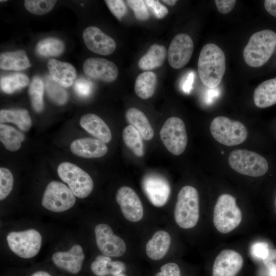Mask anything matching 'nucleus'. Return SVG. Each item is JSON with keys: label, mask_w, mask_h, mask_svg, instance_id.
<instances>
[{"label": "nucleus", "mask_w": 276, "mask_h": 276, "mask_svg": "<svg viewBox=\"0 0 276 276\" xmlns=\"http://www.w3.org/2000/svg\"><path fill=\"white\" fill-rule=\"evenodd\" d=\"M83 38L87 48L102 55L112 54L116 49L114 40L96 27H88L83 32Z\"/></svg>", "instance_id": "dca6fc26"}, {"label": "nucleus", "mask_w": 276, "mask_h": 276, "mask_svg": "<svg viewBox=\"0 0 276 276\" xmlns=\"http://www.w3.org/2000/svg\"><path fill=\"white\" fill-rule=\"evenodd\" d=\"M24 139V135L13 127L1 124L0 140L8 150L10 151L18 150Z\"/></svg>", "instance_id": "7c9ffc66"}, {"label": "nucleus", "mask_w": 276, "mask_h": 276, "mask_svg": "<svg viewBox=\"0 0 276 276\" xmlns=\"http://www.w3.org/2000/svg\"><path fill=\"white\" fill-rule=\"evenodd\" d=\"M56 2L52 0H26L24 5L30 13L42 15L52 10Z\"/></svg>", "instance_id": "c9c22d12"}, {"label": "nucleus", "mask_w": 276, "mask_h": 276, "mask_svg": "<svg viewBox=\"0 0 276 276\" xmlns=\"http://www.w3.org/2000/svg\"><path fill=\"white\" fill-rule=\"evenodd\" d=\"M157 79L156 74L150 71L144 72L136 78L134 91L137 96L143 99L151 97L156 89Z\"/></svg>", "instance_id": "cd10ccee"}, {"label": "nucleus", "mask_w": 276, "mask_h": 276, "mask_svg": "<svg viewBox=\"0 0 276 276\" xmlns=\"http://www.w3.org/2000/svg\"><path fill=\"white\" fill-rule=\"evenodd\" d=\"M85 74L91 78L106 82L114 81L118 77L119 70L116 65L102 58H89L83 64Z\"/></svg>", "instance_id": "2eb2a0df"}, {"label": "nucleus", "mask_w": 276, "mask_h": 276, "mask_svg": "<svg viewBox=\"0 0 276 276\" xmlns=\"http://www.w3.org/2000/svg\"><path fill=\"white\" fill-rule=\"evenodd\" d=\"M97 245L99 250L108 257H120L126 251V244L113 233L107 224L101 223L95 228Z\"/></svg>", "instance_id": "f8f14e48"}, {"label": "nucleus", "mask_w": 276, "mask_h": 276, "mask_svg": "<svg viewBox=\"0 0 276 276\" xmlns=\"http://www.w3.org/2000/svg\"><path fill=\"white\" fill-rule=\"evenodd\" d=\"M91 270L97 276L108 274L116 275L122 273L125 270V264L121 261H112L109 257L98 256L90 265Z\"/></svg>", "instance_id": "b1692460"}, {"label": "nucleus", "mask_w": 276, "mask_h": 276, "mask_svg": "<svg viewBox=\"0 0 276 276\" xmlns=\"http://www.w3.org/2000/svg\"><path fill=\"white\" fill-rule=\"evenodd\" d=\"M167 55L166 48L157 44H152L147 52L138 62L139 67L144 71H150L161 66Z\"/></svg>", "instance_id": "393cba45"}, {"label": "nucleus", "mask_w": 276, "mask_h": 276, "mask_svg": "<svg viewBox=\"0 0 276 276\" xmlns=\"http://www.w3.org/2000/svg\"><path fill=\"white\" fill-rule=\"evenodd\" d=\"M13 186V177L7 168H0V199L4 200L11 192Z\"/></svg>", "instance_id": "e433bc0d"}, {"label": "nucleus", "mask_w": 276, "mask_h": 276, "mask_svg": "<svg viewBox=\"0 0 276 276\" xmlns=\"http://www.w3.org/2000/svg\"><path fill=\"white\" fill-rule=\"evenodd\" d=\"M52 259L57 267L73 274H77L81 269L84 255L82 247L76 244L67 251L54 253Z\"/></svg>", "instance_id": "a211bd4d"}, {"label": "nucleus", "mask_w": 276, "mask_h": 276, "mask_svg": "<svg viewBox=\"0 0 276 276\" xmlns=\"http://www.w3.org/2000/svg\"><path fill=\"white\" fill-rule=\"evenodd\" d=\"M31 276H51L49 273L44 271H38L33 273Z\"/></svg>", "instance_id": "8fccbe9b"}, {"label": "nucleus", "mask_w": 276, "mask_h": 276, "mask_svg": "<svg viewBox=\"0 0 276 276\" xmlns=\"http://www.w3.org/2000/svg\"><path fill=\"white\" fill-rule=\"evenodd\" d=\"M275 206H276V197H275Z\"/></svg>", "instance_id": "864d4df0"}, {"label": "nucleus", "mask_w": 276, "mask_h": 276, "mask_svg": "<svg viewBox=\"0 0 276 276\" xmlns=\"http://www.w3.org/2000/svg\"><path fill=\"white\" fill-rule=\"evenodd\" d=\"M260 276H276V273L268 269L266 267L260 270Z\"/></svg>", "instance_id": "09e8293b"}, {"label": "nucleus", "mask_w": 276, "mask_h": 276, "mask_svg": "<svg viewBox=\"0 0 276 276\" xmlns=\"http://www.w3.org/2000/svg\"><path fill=\"white\" fill-rule=\"evenodd\" d=\"M42 238L34 229L12 232L7 236L10 249L20 258L29 259L36 256L40 250Z\"/></svg>", "instance_id": "1a4fd4ad"}, {"label": "nucleus", "mask_w": 276, "mask_h": 276, "mask_svg": "<svg viewBox=\"0 0 276 276\" xmlns=\"http://www.w3.org/2000/svg\"><path fill=\"white\" fill-rule=\"evenodd\" d=\"M31 66L24 51L5 52L1 54L0 67L4 70L21 71Z\"/></svg>", "instance_id": "bb28decb"}, {"label": "nucleus", "mask_w": 276, "mask_h": 276, "mask_svg": "<svg viewBox=\"0 0 276 276\" xmlns=\"http://www.w3.org/2000/svg\"><path fill=\"white\" fill-rule=\"evenodd\" d=\"M44 86L42 81L38 77L34 78L29 88V95L34 110L40 112L43 109Z\"/></svg>", "instance_id": "72a5a7b5"}, {"label": "nucleus", "mask_w": 276, "mask_h": 276, "mask_svg": "<svg viewBox=\"0 0 276 276\" xmlns=\"http://www.w3.org/2000/svg\"><path fill=\"white\" fill-rule=\"evenodd\" d=\"M171 244L170 235L166 231H159L154 234L146 244V252L149 258L158 260L167 254Z\"/></svg>", "instance_id": "4be33fe9"}, {"label": "nucleus", "mask_w": 276, "mask_h": 276, "mask_svg": "<svg viewBox=\"0 0 276 276\" xmlns=\"http://www.w3.org/2000/svg\"><path fill=\"white\" fill-rule=\"evenodd\" d=\"M199 196L193 187L186 186L179 191L174 209V219L182 228H191L199 219Z\"/></svg>", "instance_id": "7ed1b4c3"}, {"label": "nucleus", "mask_w": 276, "mask_h": 276, "mask_svg": "<svg viewBox=\"0 0 276 276\" xmlns=\"http://www.w3.org/2000/svg\"><path fill=\"white\" fill-rule=\"evenodd\" d=\"M264 7L270 15L276 17V0L265 1Z\"/></svg>", "instance_id": "de8ad7c7"}, {"label": "nucleus", "mask_w": 276, "mask_h": 276, "mask_svg": "<svg viewBox=\"0 0 276 276\" xmlns=\"http://www.w3.org/2000/svg\"><path fill=\"white\" fill-rule=\"evenodd\" d=\"M63 42L56 38H48L40 40L37 44V53L44 57L56 56L64 50Z\"/></svg>", "instance_id": "473e14b6"}, {"label": "nucleus", "mask_w": 276, "mask_h": 276, "mask_svg": "<svg viewBox=\"0 0 276 276\" xmlns=\"http://www.w3.org/2000/svg\"><path fill=\"white\" fill-rule=\"evenodd\" d=\"M269 249L266 243L258 242L251 246V253L254 258L263 260L267 256Z\"/></svg>", "instance_id": "79ce46f5"}, {"label": "nucleus", "mask_w": 276, "mask_h": 276, "mask_svg": "<svg viewBox=\"0 0 276 276\" xmlns=\"http://www.w3.org/2000/svg\"><path fill=\"white\" fill-rule=\"evenodd\" d=\"M145 3L149 7L153 14L157 18H163L168 13V10L166 7L162 5L158 1L146 0Z\"/></svg>", "instance_id": "a19ab883"}, {"label": "nucleus", "mask_w": 276, "mask_h": 276, "mask_svg": "<svg viewBox=\"0 0 276 276\" xmlns=\"http://www.w3.org/2000/svg\"><path fill=\"white\" fill-rule=\"evenodd\" d=\"M105 2L111 12L121 21L127 11L124 2L121 0H105Z\"/></svg>", "instance_id": "58836bf2"}, {"label": "nucleus", "mask_w": 276, "mask_h": 276, "mask_svg": "<svg viewBox=\"0 0 276 276\" xmlns=\"http://www.w3.org/2000/svg\"><path fill=\"white\" fill-rule=\"evenodd\" d=\"M80 124L84 129L103 142L109 143L111 141V131L99 116L94 113L84 114L80 120Z\"/></svg>", "instance_id": "412c9836"}, {"label": "nucleus", "mask_w": 276, "mask_h": 276, "mask_svg": "<svg viewBox=\"0 0 276 276\" xmlns=\"http://www.w3.org/2000/svg\"><path fill=\"white\" fill-rule=\"evenodd\" d=\"M113 276H127V275H126L125 274H123V273H120L119 274L116 275H113Z\"/></svg>", "instance_id": "603ef678"}, {"label": "nucleus", "mask_w": 276, "mask_h": 276, "mask_svg": "<svg viewBox=\"0 0 276 276\" xmlns=\"http://www.w3.org/2000/svg\"><path fill=\"white\" fill-rule=\"evenodd\" d=\"M163 2L166 3V4L169 6H174L177 2V1L175 0H163Z\"/></svg>", "instance_id": "3c124183"}, {"label": "nucleus", "mask_w": 276, "mask_h": 276, "mask_svg": "<svg viewBox=\"0 0 276 276\" xmlns=\"http://www.w3.org/2000/svg\"><path fill=\"white\" fill-rule=\"evenodd\" d=\"M75 202V196L69 187L61 182L52 181L45 189L41 203L49 211L61 212L73 207Z\"/></svg>", "instance_id": "9d476101"}, {"label": "nucleus", "mask_w": 276, "mask_h": 276, "mask_svg": "<svg viewBox=\"0 0 276 276\" xmlns=\"http://www.w3.org/2000/svg\"><path fill=\"white\" fill-rule=\"evenodd\" d=\"M254 101L255 105L261 108L276 103V77L263 82L256 88Z\"/></svg>", "instance_id": "5701e85b"}, {"label": "nucleus", "mask_w": 276, "mask_h": 276, "mask_svg": "<svg viewBox=\"0 0 276 276\" xmlns=\"http://www.w3.org/2000/svg\"><path fill=\"white\" fill-rule=\"evenodd\" d=\"M71 151L76 155L85 158H98L106 154L108 148L105 143L99 139L81 138L71 145Z\"/></svg>", "instance_id": "6ab92c4d"}, {"label": "nucleus", "mask_w": 276, "mask_h": 276, "mask_svg": "<svg viewBox=\"0 0 276 276\" xmlns=\"http://www.w3.org/2000/svg\"><path fill=\"white\" fill-rule=\"evenodd\" d=\"M116 199L126 219L138 222L142 219L143 205L137 194L132 188L127 186L120 187L117 192Z\"/></svg>", "instance_id": "4468645a"}, {"label": "nucleus", "mask_w": 276, "mask_h": 276, "mask_svg": "<svg viewBox=\"0 0 276 276\" xmlns=\"http://www.w3.org/2000/svg\"><path fill=\"white\" fill-rule=\"evenodd\" d=\"M125 117L129 124L140 131L144 140L149 141L153 137V128L142 111L136 108L131 107L127 110Z\"/></svg>", "instance_id": "a878e982"}, {"label": "nucleus", "mask_w": 276, "mask_h": 276, "mask_svg": "<svg viewBox=\"0 0 276 276\" xmlns=\"http://www.w3.org/2000/svg\"><path fill=\"white\" fill-rule=\"evenodd\" d=\"M29 82L28 77L22 73H14L1 79V89L7 94H11L26 86Z\"/></svg>", "instance_id": "2f4dec72"}, {"label": "nucleus", "mask_w": 276, "mask_h": 276, "mask_svg": "<svg viewBox=\"0 0 276 276\" xmlns=\"http://www.w3.org/2000/svg\"><path fill=\"white\" fill-rule=\"evenodd\" d=\"M198 71L202 83L206 87H216L225 71L223 51L216 44L209 43L202 48L198 61Z\"/></svg>", "instance_id": "f257e3e1"}, {"label": "nucleus", "mask_w": 276, "mask_h": 276, "mask_svg": "<svg viewBox=\"0 0 276 276\" xmlns=\"http://www.w3.org/2000/svg\"><path fill=\"white\" fill-rule=\"evenodd\" d=\"M228 160L230 167L243 175L259 177L264 175L268 170V163L264 157L246 149L233 151Z\"/></svg>", "instance_id": "423d86ee"}, {"label": "nucleus", "mask_w": 276, "mask_h": 276, "mask_svg": "<svg viewBox=\"0 0 276 276\" xmlns=\"http://www.w3.org/2000/svg\"><path fill=\"white\" fill-rule=\"evenodd\" d=\"M155 276H180V271L177 264L170 262L163 265Z\"/></svg>", "instance_id": "37998d69"}, {"label": "nucleus", "mask_w": 276, "mask_h": 276, "mask_svg": "<svg viewBox=\"0 0 276 276\" xmlns=\"http://www.w3.org/2000/svg\"><path fill=\"white\" fill-rule=\"evenodd\" d=\"M215 3L218 11L222 14H227L231 12L236 3L235 0H216Z\"/></svg>", "instance_id": "c03bdc74"}, {"label": "nucleus", "mask_w": 276, "mask_h": 276, "mask_svg": "<svg viewBox=\"0 0 276 276\" xmlns=\"http://www.w3.org/2000/svg\"><path fill=\"white\" fill-rule=\"evenodd\" d=\"M141 186L145 196L153 205L161 207L168 200L171 187L164 176L155 173L146 174L142 179Z\"/></svg>", "instance_id": "9b49d317"}, {"label": "nucleus", "mask_w": 276, "mask_h": 276, "mask_svg": "<svg viewBox=\"0 0 276 276\" xmlns=\"http://www.w3.org/2000/svg\"><path fill=\"white\" fill-rule=\"evenodd\" d=\"M162 143L174 155L182 154L186 149L188 136L183 121L178 117L168 119L159 132Z\"/></svg>", "instance_id": "6e6552de"}, {"label": "nucleus", "mask_w": 276, "mask_h": 276, "mask_svg": "<svg viewBox=\"0 0 276 276\" xmlns=\"http://www.w3.org/2000/svg\"><path fill=\"white\" fill-rule=\"evenodd\" d=\"M57 171L59 176L68 185L75 196L84 198L91 192L94 183L91 177L77 166L63 162L59 165Z\"/></svg>", "instance_id": "0eeeda50"}, {"label": "nucleus", "mask_w": 276, "mask_h": 276, "mask_svg": "<svg viewBox=\"0 0 276 276\" xmlns=\"http://www.w3.org/2000/svg\"><path fill=\"white\" fill-rule=\"evenodd\" d=\"M128 5L133 11L135 18L141 21L149 19V13L145 3L143 0H128Z\"/></svg>", "instance_id": "4c0bfd02"}, {"label": "nucleus", "mask_w": 276, "mask_h": 276, "mask_svg": "<svg viewBox=\"0 0 276 276\" xmlns=\"http://www.w3.org/2000/svg\"><path fill=\"white\" fill-rule=\"evenodd\" d=\"M45 85L48 96L53 102L59 105L66 103L68 96L62 86L49 76L45 78Z\"/></svg>", "instance_id": "f704fd0d"}, {"label": "nucleus", "mask_w": 276, "mask_h": 276, "mask_svg": "<svg viewBox=\"0 0 276 276\" xmlns=\"http://www.w3.org/2000/svg\"><path fill=\"white\" fill-rule=\"evenodd\" d=\"M194 49L193 41L185 33L177 34L172 40L167 52L168 61L170 66L179 69L190 61Z\"/></svg>", "instance_id": "ddd939ff"}, {"label": "nucleus", "mask_w": 276, "mask_h": 276, "mask_svg": "<svg viewBox=\"0 0 276 276\" xmlns=\"http://www.w3.org/2000/svg\"><path fill=\"white\" fill-rule=\"evenodd\" d=\"M242 213L236 205V199L228 194L221 195L214 207L213 222L218 232L226 234L240 223Z\"/></svg>", "instance_id": "20e7f679"}, {"label": "nucleus", "mask_w": 276, "mask_h": 276, "mask_svg": "<svg viewBox=\"0 0 276 276\" xmlns=\"http://www.w3.org/2000/svg\"><path fill=\"white\" fill-rule=\"evenodd\" d=\"M1 123H13L21 130L28 131L32 125L28 111L26 109H3L0 111Z\"/></svg>", "instance_id": "c85d7f7f"}, {"label": "nucleus", "mask_w": 276, "mask_h": 276, "mask_svg": "<svg viewBox=\"0 0 276 276\" xmlns=\"http://www.w3.org/2000/svg\"><path fill=\"white\" fill-rule=\"evenodd\" d=\"M194 74L193 72H190L181 83V88L183 91L186 93H189L192 87L194 81Z\"/></svg>", "instance_id": "49530a36"}, {"label": "nucleus", "mask_w": 276, "mask_h": 276, "mask_svg": "<svg viewBox=\"0 0 276 276\" xmlns=\"http://www.w3.org/2000/svg\"><path fill=\"white\" fill-rule=\"evenodd\" d=\"M210 131L218 142L227 146L242 143L248 135L244 124L223 116H218L213 120L210 125Z\"/></svg>", "instance_id": "39448f33"}, {"label": "nucleus", "mask_w": 276, "mask_h": 276, "mask_svg": "<svg viewBox=\"0 0 276 276\" xmlns=\"http://www.w3.org/2000/svg\"><path fill=\"white\" fill-rule=\"evenodd\" d=\"M263 261L267 268L276 273V249H269Z\"/></svg>", "instance_id": "a18cd8bd"}, {"label": "nucleus", "mask_w": 276, "mask_h": 276, "mask_svg": "<svg viewBox=\"0 0 276 276\" xmlns=\"http://www.w3.org/2000/svg\"><path fill=\"white\" fill-rule=\"evenodd\" d=\"M122 138L126 146L137 156L141 157L145 153L143 137L133 126L129 125L124 128Z\"/></svg>", "instance_id": "c756f323"}, {"label": "nucleus", "mask_w": 276, "mask_h": 276, "mask_svg": "<svg viewBox=\"0 0 276 276\" xmlns=\"http://www.w3.org/2000/svg\"><path fill=\"white\" fill-rule=\"evenodd\" d=\"M275 48V32L270 30L257 32L250 36L244 48V60L251 67L262 66L270 59Z\"/></svg>", "instance_id": "f03ea898"}, {"label": "nucleus", "mask_w": 276, "mask_h": 276, "mask_svg": "<svg viewBox=\"0 0 276 276\" xmlns=\"http://www.w3.org/2000/svg\"><path fill=\"white\" fill-rule=\"evenodd\" d=\"M47 65L51 78L55 82L62 87L72 85L76 76V70L72 64L51 59Z\"/></svg>", "instance_id": "aec40b11"}, {"label": "nucleus", "mask_w": 276, "mask_h": 276, "mask_svg": "<svg viewBox=\"0 0 276 276\" xmlns=\"http://www.w3.org/2000/svg\"><path fill=\"white\" fill-rule=\"evenodd\" d=\"M243 263V258L238 252L224 249L215 258L212 276H236Z\"/></svg>", "instance_id": "f3484780"}, {"label": "nucleus", "mask_w": 276, "mask_h": 276, "mask_svg": "<svg viewBox=\"0 0 276 276\" xmlns=\"http://www.w3.org/2000/svg\"><path fill=\"white\" fill-rule=\"evenodd\" d=\"M92 87L91 82L84 78L78 79L74 85L76 94L82 97L88 96L92 91Z\"/></svg>", "instance_id": "ea45409f"}]
</instances>
